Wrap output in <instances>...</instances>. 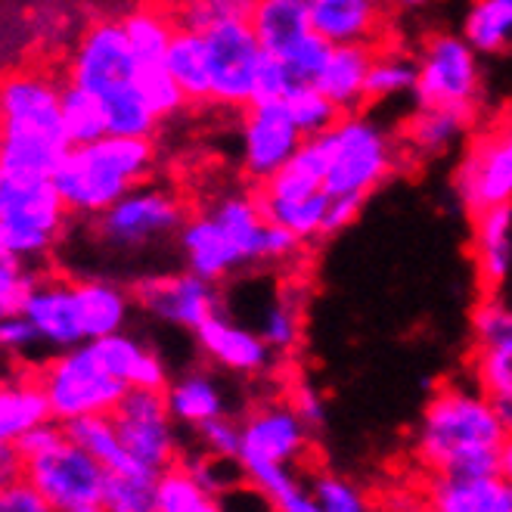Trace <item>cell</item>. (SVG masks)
<instances>
[{
	"label": "cell",
	"mask_w": 512,
	"mask_h": 512,
	"mask_svg": "<svg viewBox=\"0 0 512 512\" xmlns=\"http://www.w3.org/2000/svg\"><path fill=\"white\" fill-rule=\"evenodd\" d=\"M506 432L478 385H441L419 419L413 454L429 475L478 478L497 472Z\"/></svg>",
	"instance_id": "obj_1"
},
{
	"label": "cell",
	"mask_w": 512,
	"mask_h": 512,
	"mask_svg": "<svg viewBox=\"0 0 512 512\" xmlns=\"http://www.w3.org/2000/svg\"><path fill=\"white\" fill-rule=\"evenodd\" d=\"M63 84L47 69L0 75V174L53 177L72 149L63 125Z\"/></svg>",
	"instance_id": "obj_2"
},
{
	"label": "cell",
	"mask_w": 512,
	"mask_h": 512,
	"mask_svg": "<svg viewBox=\"0 0 512 512\" xmlns=\"http://www.w3.org/2000/svg\"><path fill=\"white\" fill-rule=\"evenodd\" d=\"M153 137H118L106 134L72 146L63 165L56 168L53 184L63 196L69 215L97 218L109 205L137 190L153 171Z\"/></svg>",
	"instance_id": "obj_3"
},
{
	"label": "cell",
	"mask_w": 512,
	"mask_h": 512,
	"mask_svg": "<svg viewBox=\"0 0 512 512\" xmlns=\"http://www.w3.org/2000/svg\"><path fill=\"white\" fill-rule=\"evenodd\" d=\"M13 447L22 457V478L56 512L103 503L109 472L66 435L63 423L47 419L38 429L22 435Z\"/></svg>",
	"instance_id": "obj_4"
},
{
	"label": "cell",
	"mask_w": 512,
	"mask_h": 512,
	"mask_svg": "<svg viewBox=\"0 0 512 512\" xmlns=\"http://www.w3.org/2000/svg\"><path fill=\"white\" fill-rule=\"evenodd\" d=\"M326 143V174L323 190L329 199L357 196L367 199L379 184L398 171L404 153L370 118L348 112L323 134Z\"/></svg>",
	"instance_id": "obj_5"
},
{
	"label": "cell",
	"mask_w": 512,
	"mask_h": 512,
	"mask_svg": "<svg viewBox=\"0 0 512 512\" xmlns=\"http://www.w3.org/2000/svg\"><path fill=\"white\" fill-rule=\"evenodd\" d=\"M69 208L53 177L0 174V258H44L63 236Z\"/></svg>",
	"instance_id": "obj_6"
},
{
	"label": "cell",
	"mask_w": 512,
	"mask_h": 512,
	"mask_svg": "<svg viewBox=\"0 0 512 512\" xmlns=\"http://www.w3.org/2000/svg\"><path fill=\"white\" fill-rule=\"evenodd\" d=\"M35 373L41 379L56 423H72L78 416L94 413H112L128 391L122 379H115L103 367V360L90 342L69 351H56L41 367H35Z\"/></svg>",
	"instance_id": "obj_7"
},
{
	"label": "cell",
	"mask_w": 512,
	"mask_h": 512,
	"mask_svg": "<svg viewBox=\"0 0 512 512\" xmlns=\"http://www.w3.org/2000/svg\"><path fill=\"white\" fill-rule=\"evenodd\" d=\"M137 72L140 63L131 50L122 19H97L78 35L63 78L109 106L140 90Z\"/></svg>",
	"instance_id": "obj_8"
},
{
	"label": "cell",
	"mask_w": 512,
	"mask_h": 512,
	"mask_svg": "<svg viewBox=\"0 0 512 512\" xmlns=\"http://www.w3.org/2000/svg\"><path fill=\"white\" fill-rule=\"evenodd\" d=\"M454 184L469 218L512 202V112L491 118L469 137Z\"/></svg>",
	"instance_id": "obj_9"
},
{
	"label": "cell",
	"mask_w": 512,
	"mask_h": 512,
	"mask_svg": "<svg viewBox=\"0 0 512 512\" xmlns=\"http://www.w3.org/2000/svg\"><path fill=\"white\" fill-rule=\"evenodd\" d=\"M416 103L438 109H478L481 75L475 47L457 35H432L416 56Z\"/></svg>",
	"instance_id": "obj_10"
},
{
	"label": "cell",
	"mask_w": 512,
	"mask_h": 512,
	"mask_svg": "<svg viewBox=\"0 0 512 512\" xmlns=\"http://www.w3.org/2000/svg\"><path fill=\"white\" fill-rule=\"evenodd\" d=\"M205 35L208 50V81H212V103L246 109L255 103L258 72L264 63V47L255 38L249 19H233L212 25Z\"/></svg>",
	"instance_id": "obj_11"
},
{
	"label": "cell",
	"mask_w": 512,
	"mask_h": 512,
	"mask_svg": "<svg viewBox=\"0 0 512 512\" xmlns=\"http://www.w3.org/2000/svg\"><path fill=\"white\" fill-rule=\"evenodd\" d=\"M184 224L187 205L171 190L140 184L94 218V233L112 249H143L162 236L180 233Z\"/></svg>",
	"instance_id": "obj_12"
},
{
	"label": "cell",
	"mask_w": 512,
	"mask_h": 512,
	"mask_svg": "<svg viewBox=\"0 0 512 512\" xmlns=\"http://www.w3.org/2000/svg\"><path fill=\"white\" fill-rule=\"evenodd\" d=\"M118 438L125 450L149 469H168L180 460L177 423L168 410L165 391L156 388H128L125 398L112 410Z\"/></svg>",
	"instance_id": "obj_13"
},
{
	"label": "cell",
	"mask_w": 512,
	"mask_h": 512,
	"mask_svg": "<svg viewBox=\"0 0 512 512\" xmlns=\"http://www.w3.org/2000/svg\"><path fill=\"white\" fill-rule=\"evenodd\" d=\"M243 423V447H239V469L258 466H292L311 450V429L289 407V401H267L255 407Z\"/></svg>",
	"instance_id": "obj_14"
},
{
	"label": "cell",
	"mask_w": 512,
	"mask_h": 512,
	"mask_svg": "<svg viewBox=\"0 0 512 512\" xmlns=\"http://www.w3.org/2000/svg\"><path fill=\"white\" fill-rule=\"evenodd\" d=\"M243 112V168L252 177V184H264L286 168V162L298 153V146L305 143V134L298 131L283 100L252 103Z\"/></svg>",
	"instance_id": "obj_15"
},
{
	"label": "cell",
	"mask_w": 512,
	"mask_h": 512,
	"mask_svg": "<svg viewBox=\"0 0 512 512\" xmlns=\"http://www.w3.org/2000/svg\"><path fill=\"white\" fill-rule=\"evenodd\" d=\"M134 301L146 311L165 323L184 326V329H196L218 314V292L215 286L196 277L193 270L187 274H153L143 277L134 286Z\"/></svg>",
	"instance_id": "obj_16"
},
{
	"label": "cell",
	"mask_w": 512,
	"mask_h": 512,
	"mask_svg": "<svg viewBox=\"0 0 512 512\" xmlns=\"http://www.w3.org/2000/svg\"><path fill=\"white\" fill-rule=\"evenodd\" d=\"M22 314L32 320L41 345H47L53 351H69V348H78L87 342L75 280L38 277L32 295L25 298Z\"/></svg>",
	"instance_id": "obj_17"
},
{
	"label": "cell",
	"mask_w": 512,
	"mask_h": 512,
	"mask_svg": "<svg viewBox=\"0 0 512 512\" xmlns=\"http://www.w3.org/2000/svg\"><path fill=\"white\" fill-rule=\"evenodd\" d=\"M314 32L326 44H388V0H305Z\"/></svg>",
	"instance_id": "obj_18"
},
{
	"label": "cell",
	"mask_w": 512,
	"mask_h": 512,
	"mask_svg": "<svg viewBox=\"0 0 512 512\" xmlns=\"http://www.w3.org/2000/svg\"><path fill=\"white\" fill-rule=\"evenodd\" d=\"M255 199L270 224L295 233L301 243L311 236H323L329 208V193L323 187H292L270 177L264 184H255Z\"/></svg>",
	"instance_id": "obj_19"
},
{
	"label": "cell",
	"mask_w": 512,
	"mask_h": 512,
	"mask_svg": "<svg viewBox=\"0 0 512 512\" xmlns=\"http://www.w3.org/2000/svg\"><path fill=\"white\" fill-rule=\"evenodd\" d=\"M196 342H199V351L212 360V364L233 370V373H243V376L264 373L270 367V360H274V348L258 333L230 323L224 314L208 317L196 329Z\"/></svg>",
	"instance_id": "obj_20"
},
{
	"label": "cell",
	"mask_w": 512,
	"mask_h": 512,
	"mask_svg": "<svg viewBox=\"0 0 512 512\" xmlns=\"http://www.w3.org/2000/svg\"><path fill=\"white\" fill-rule=\"evenodd\" d=\"M472 264L481 292H503L512 270V202L472 215Z\"/></svg>",
	"instance_id": "obj_21"
},
{
	"label": "cell",
	"mask_w": 512,
	"mask_h": 512,
	"mask_svg": "<svg viewBox=\"0 0 512 512\" xmlns=\"http://www.w3.org/2000/svg\"><path fill=\"white\" fill-rule=\"evenodd\" d=\"M423 494L441 512H512V481L500 472L478 478L429 475Z\"/></svg>",
	"instance_id": "obj_22"
},
{
	"label": "cell",
	"mask_w": 512,
	"mask_h": 512,
	"mask_svg": "<svg viewBox=\"0 0 512 512\" xmlns=\"http://www.w3.org/2000/svg\"><path fill=\"white\" fill-rule=\"evenodd\" d=\"M373 53H376V47H367V44L329 47L326 63H323L314 87L323 97L333 100L345 115L357 112L367 103V78H370V66H373Z\"/></svg>",
	"instance_id": "obj_23"
},
{
	"label": "cell",
	"mask_w": 512,
	"mask_h": 512,
	"mask_svg": "<svg viewBox=\"0 0 512 512\" xmlns=\"http://www.w3.org/2000/svg\"><path fill=\"white\" fill-rule=\"evenodd\" d=\"M249 25L261 47L280 59H289L317 35L305 0H255Z\"/></svg>",
	"instance_id": "obj_24"
},
{
	"label": "cell",
	"mask_w": 512,
	"mask_h": 512,
	"mask_svg": "<svg viewBox=\"0 0 512 512\" xmlns=\"http://www.w3.org/2000/svg\"><path fill=\"white\" fill-rule=\"evenodd\" d=\"M47 419H53V413L35 367H16L10 379L0 382V444L13 447L22 435L38 429Z\"/></svg>",
	"instance_id": "obj_25"
},
{
	"label": "cell",
	"mask_w": 512,
	"mask_h": 512,
	"mask_svg": "<svg viewBox=\"0 0 512 512\" xmlns=\"http://www.w3.org/2000/svg\"><path fill=\"white\" fill-rule=\"evenodd\" d=\"M90 345H94L97 357L103 360V367L115 379H122L128 388H156V391L168 388L171 376H168L165 360L153 348H146L143 342L128 336L125 329L122 333L103 336Z\"/></svg>",
	"instance_id": "obj_26"
},
{
	"label": "cell",
	"mask_w": 512,
	"mask_h": 512,
	"mask_svg": "<svg viewBox=\"0 0 512 512\" xmlns=\"http://www.w3.org/2000/svg\"><path fill=\"white\" fill-rule=\"evenodd\" d=\"M180 249H184L187 267L208 283L227 277L236 264H243V255L208 212L187 218V224L180 227Z\"/></svg>",
	"instance_id": "obj_27"
},
{
	"label": "cell",
	"mask_w": 512,
	"mask_h": 512,
	"mask_svg": "<svg viewBox=\"0 0 512 512\" xmlns=\"http://www.w3.org/2000/svg\"><path fill=\"white\" fill-rule=\"evenodd\" d=\"M475 112L466 109H438V106H419V112L401 128V153L404 159H429L438 156L441 149L457 143L472 128Z\"/></svg>",
	"instance_id": "obj_28"
},
{
	"label": "cell",
	"mask_w": 512,
	"mask_h": 512,
	"mask_svg": "<svg viewBox=\"0 0 512 512\" xmlns=\"http://www.w3.org/2000/svg\"><path fill=\"white\" fill-rule=\"evenodd\" d=\"M78 308L87 342H97L103 336L122 333L131 314V292L115 286L109 280H75Z\"/></svg>",
	"instance_id": "obj_29"
},
{
	"label": "cell",
	"mask_w": 512,
	"mask_h": 512,
	"mask_svg": "<svg viewBox=\"0 0 512 512\" xmlns=\"http://www.w3.org/2000/svg\"><path fill=\"white\" fill-rule=\"evenodd\" d=\"M165 398H168V410L177 426L199 429L227 413L224 388L208 373H184L171 379L165 388Z\"/></svg>",
	"instance_id": "obj_30"
},
{
	"label": "cell",
	"mask_w": 512,
	"mask_h": 512,
	"mask_svg": "<svg viewBox=\"0 0 512 512\" xmlns=\"http://www.w3.org/2000/svg\"><path fill=\"white\" fill-rule=\"evenodd\" d=\"M165 69L184 90L187 103H212V81H208V50L205 35L193 28H180L168 44Z\"/></svg>",
	"instance_id": "obj_31"
},
{
	"label": "cell",
	"mask_w": 512,
	"mask_h": 512,
	"mask_svg": "<svg viewBox=\"0 0 512 512\" xmlns=\"http://www.w3.org/2000/svg\"><path fill=\"white\" fill-rule=\"evenodd\" d=\"M122 25H125V35L131 41V50L137 56L140 69L165 66L168 44L177 32L174 10L159 7V4H143V7H134L131 13H125Z\"/></svg>",
	"instance_id": "obj_32"
},
{
	"label": "cell",
	"mask_w": 512,
	"mask_h": 512,
	"mask_svg": "<svg viewBox=\"0 0 512 512\" xmlns=\"http://www.w3.org/2000/svg\"><path fill=\"white\" fill-rule=\"evenodd\" d=\"M156 478L159 472L143 463H131L125 469H109L103 509L106 512H159Z\"/></svg>",
	"instance_id": "obj_33"
},
{
	"label": "cell",
	"mask_w": 512,
	"mask_h": 512,
	"mask_svg": "<svg viewBox=\"0 0 512 512\" xmlns=\"http://www.w3.org/2000/svg\"><path fill=\"white\" fill-rule=\"evenodd\" d=\"M63 426H66V435H69L75 444H81L90 457L100 460V463L106 466V472H109V469H125V466L137 463V460L128 454V450H125L122 438H118V429H115L112 413L78 416V419H72V423H63Z\"/></svg>",
	"instance_id": "obj_34"
},
{
	"label": "cell",
	"mask_w": 512,
	"mask_h": 512,
	"mask_svg": "<svg viewBox=\"0 0 512 512\" xmlns=\"http://www.w3.org/2000/svg\"><path fill=\"white\" fill-rule=\"evenodd\" d=\"M463 38L481 53L512 47V0H472L463 22Z\"/></svg>",
	"instance_id": "obj_35"
},
{
	"label": "cell",
	"mask_w": 512,
	"mask_h": 512,
	"mask_svg": "<svg viewBox=\"0 0 512 512\" xmlns=\"http://www.w3.org/2000/svg\"><path fill=\"white\" fill-rule=\"evenodd\" d=\"M416 75H419L416 56L404 53L395 44L376 47L370 78H367V103L391 100L398 94H410V90H416Z\"/></svg>",
	"instance_id": "obj_36"
},
{
	"label": "cell",
	"mask_w": 512,
	"mask_h": 512,
	"mask_svg": "<svg viewBox=\"0 0 512 512\" xmlns=\"http://www.w3.org/2000/svg\"><path fill=\"white\" fill-rule=\"evenodd\" d=\"M63 125H66V137L72 146L100 140L109 134L103 103L94 94H87V90H81L69 81L63 84Z\"/></svg>",
	"instance_id": "obj_37"
},
{
	"label": "cell",
	"mask_w": 512,
	"mask_h": 512,
	"mask_svg": "<svg viewBox=\"0 0 512 512\" xmlns=\"http://www.w3.org/2000/svg\"><path fill=\"white\" fill-rule=\"evenodd\" d=\"M212 494H208L199 478L187 469L184 460L171 463L156 478V506L159 512H199Z\"/></svg>",
	"instance_id": "obj_38"
},
{
	"label": "cell",
	"mask_w": 512,
	"mask_h": 512,
	"mask_svg": "<svg viewBox=\"0 0 512 512\" xmlns=\"http://www.w3.org/2000/svg\"><path fill=\"white\" fill-rule=\"evenodd\" d=\"M469 373H472V385H478L488 398L512 395V339L472 348Z\"/></svg>",
	"instance_id": "obj_39"
},
{
	"label": "cell",
	"mask_w": 512,
	"mask_h": 512,
	"mask_svg": "<svg viewBox=\"0 0 512 512\" xmlns=\"http://www.w3.org/2000/svg\"><path fill=\"white\" fill-rule=\"evenodd\" d=\"M295 118L298 131L305 137H317V134H326L329 128H333L339 118L345 115L333 100L323 97L320 90L314 84H298L295 90H289L286 100H283Z\"/></svg>",
	"instance_id": "obj_40"
},
{
	"label": "cell",
	"mask_w": 512,
	"mask_h": 512,
	"mask_svg": "<svg viewBox=\"0 0 512 512\" xmlns=\"http://www.w3.org/2000/svg\"><path fill=\"white\" fill-rule=\"evenodd\" d=\"M261 339L274 351H283V354L295 351L301 339V292L289 286L277 295V301L264 314Z\"/></svg>",
	"instance_id": "obj_41"
},
{
	"label": "cell",
	"mask_w": 512,
	"mask_h": 512,
	"mask_svg": "<svg viewBox=\"0 0 512 512\" xmlns=\"http://www.w3.org/2000/svg\"><path fill=\"white\" fill-rule=\"evenodd\" d=\"M255 0H180L174 10V19L180 28H193V32H208L212 25L249 19Z\"/></svg>",
	"instance_id": "obj_42"
},
{
	"label": "cell",
	"mask_w": 512,
	"mask_h": 512,
	"mask_svg": "<svg viewBox=\"0 0 512 512\" xmlns=\"http://www.w3.org/2000/svg\"><path fill=\"white\" fill-rule=\"evenodd\" d=\"M311 491L323 512H376L370 497L339 472H317L311 478Z\"/></svg>",
	"instance_id": "obj_43"
},
{
	"label": "cell",
	"mask_w": 512,
	"mask_h": 512,
	"mask_svg": "<svg viewBox=\"0 0 512 512\" xmlns=\"http://www.w3.org/2000/svg\"><path fill=\"white\" fill-rule=\"evenodd\" d=\"M137 87H140L143 100L149 103V109L156 112L159 122H165V118H171L174 112H180V109L187 106L184 90L177 87V81L168 75L165 66L140 69V72H137Z\"/></svg>",
	"instance_id": "obj_44"
},
{
	"label": "cell",
	"mask_w": 512,
	"mask_h": 512,
	"mask_svg": "<svg viewBox=\"0 0 512 512\" xmlns=\"http://www.w3.org/2000/svg\"><path fill=\"white\" fill-rule=\"evenodd\" d=\"M38 274L28 270L19 258H0V314H19L25 308V298L32 295Z\"/></svg>",
	"instance_id": "obj_45"
},
{
	"label": "cell",
	"mask_w": 512,
	"mask_h": 512,
	"mask_svg": "<svg viewBox=\"0 0 512 512\" xmlns=\"http://www.w3.org/2000/svg\"><path fill=\"white\" fill-rule=\"evenodd\" d=\"M196 435H199V450H205V454L239 463V447H243V423H236L230 413L199 426Z\"/></svg>",
	"instance_id": "obj_46"
},
{
	"label": "cell",
	"mask_w": 512,
	"mask_h": 512,
	"mask_svg": "<svg viewBox=\"0 0 512 512\" xmlns=\"http://www.w3.org/2000/svg\"><path fill=\"white\" fill-rule=\"evenodd\" d=\"M38 345H41V339L35 333V326L22 311L0 314V357H7L16 364V360L28 357Z\"/></svg>",
	"instance_id": "obj_47"
},
{
	"label": "cell",
	"mask_w": 512,
	"mask_h": 512,
	"mask_svg": "<svg viewBox=\"0 0 512 512\" xmlns=\"http://www.w3.org/2000/svg\"><path fill=\"white\" fill-rule=\"evenodd\" d=\"M286 401H289V407L301 416V423H305L311 432L326 426V401H323V395L311 382H295L289 388Z\"/></svg>",
	"instance_id": "obj_48"
},
{
	"label": "cell",
	"mask_w": 512,
	"mask_h": 512,
	"mask_svg": "<svg viewBox=\"0 0 512 512\" xmlns=\"http://www.w3.org/2000/svg\"><path fill=\"white\" fill-rule=\"evenodd\" d=\"M0 512H56L28 481H16V485L0 491Z\"/></svg>",
	"instance_id": "obj_49"
},
{
	"label": "cell",
	"mask_w": 512,
	"mask_h": 512,
	"mask_svg": "<svg viewBox=\"0 0 512 512\" xmlns=\"http://www.w3.org/2000/svg\"><path fill=\"white\" fill-rule=\"evenodd\" d=\"M364 202H367V199H357V196H339V199H329L326 221H323V236H333V233L345 230L348 224H354V221H357V215L364 212Z\"/></svg>",
	"instance_id": "obj_50"
},
{
	"label": "cell",
	"mask_w": 512,
	"mask_h": 512,
	"mask_svg": "<svg viewBox=\"0 0 512 512\" xmlns=\"http://www.w3.org/2000/svg\"><path fill=\"white\" fill-rule=\"evenodd\" d=\"M22 481V457L10 444H0V491Z\"/></svg>",
	"instance_id": "obj_51"
},
{
	"label": "cell",
	"mask_w": 512,
	"mask_h": 512,
	"mask_svg": "<svg viewBox=\"0 0 512 512\" xmlns=\"http://www.w3.org/2000/svg\"><path fill=\"white\" fill-rule=\"evenodd\" d=\"M494 401V413L500 419V426L506 435H512V395H500V398H491Z\"/></svg>",
	"instance_id": "obj_52"
},
{
	"label": "cell",
	"mask_w": 512,
	"mask_h": 512,
	"mask_svg": "<svg viewBox=\"0 0 512 512\" xmlns=\"http://www.w3.org/2000/svg\"><path fill=\"white\" fill-rule=\"evenodd\" d=\"M497 472L506 478V481H512V435H506L503 438V444H500V460H497Z\"/></svg>",
	"instance_id": "obj_53"
},
{
	"label": "cell",
	"mask_w": 512,
	"mask_h": 512,
	"mask_svg": "<svg viewBox=\"0 0 512 512\" xmlns=\"http://www.w3.org/2000/svg\"><path fill=\"white\" fill-rule=\"evenodd\" d=\"M10 364H13V360L0 357V382H4V379H10V376H13V370H16V367H10Z\"/></svg>",
	"instance_id": "obj_54"
},
{
	"label": "cell",
	"mask_w": 512,
	"mask_h": 512,
	"mask_svg": "<svg viewBox=\"0 0 512 512\" xmlns=\"http://www.w3.org/2000/svg\"><path fill=\"white\" fill-rule=\"evenodd\" d=\"M199 512H224V506L218 503V497H212V500H208Z\"/></svg>",
	"instance_id": "obj_55"
},
{
	"label": "cell",
	"mask_w": 512,
	"mask_h": 512,
	"mask_svg": "<svg viewBox=\"0 0 512 512\" xmlns=\"http://www.w3.org/2000/svg\"><path fill=\"white\" fill-rule=\"evenodd\" d=\"M69 512H106V509H103V503H97V506H81V509H69Z\"/></svg>",
	"instance_id": "obj_56"
},
{
	"label": "cell",
	"mask_w": 512,
	"mask_h": 512,
	"mask_svg": "<svg viewBox=\"0 0 512 512\" xmlns=\"http://www.w3.org/2000/svg\"><path fill=\"white\" fill-rule=\"evenodd\" d=\"M395 4H404V7H419V4H426V0H395Z\"/></svg>",
	"instance_id": "obj_57"
},
{
	"label": "cell",
	"mask_w": 512,
	"mask_h": 512,
	"mask_svg": "<svg viewBox=\"0 0 512 512\" xmlns=\"http://www.w3.org/2000/svg\"><path fill=\"white\" fill-rule=\"evenodd\" d=\"M423 512H441V509H432V506L426 503V509H423Z\"/></svg>",
	"instance_id": "obj_58"
}]
</instances>
